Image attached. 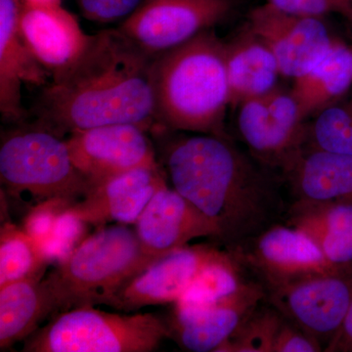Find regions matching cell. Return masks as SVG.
Listing matches in <instances>:
<instances>
[{"label":"cell","instance_id":"6da1fadb","mask_svg":"<svg viewBox=\"0 0 352 352\" xmlns=\"http://www.w3.org/2000/svg\"><path fill=\"white\" fill-rule=\"evenodd\" d=\"M152 64L119 29L97 32L80 59L44 87L36 124L61 138L116 124L154 131Z\"/></svg>","mask_w":352,"mask_h":352},{"label":"cell","instance_id":"7a4b0ae2","mask_svg":"<svg viewBox=\"0 0 352 352\" xmlns=\"http://www.w3.org/2000/svg\"><path fill=\"white\" fill-rule=\"evenodd\" d=\"M162 161L173 188L214 222L219 240L238 243L267 228L277 208L272 185L227 136L166 140Z\"/></svg>","mask_w":352,"mask_h":352},{"label":"cell","instance_id":"3957f363","mask_svg":"<svg viewBox=\"0 0 352 352\" xmlns=\"http://www.w3.org/2000/svg\"><path fill=\"white\" fill-rule=\"evenodd\" d=\"M226 56V43L208 30L153 59L155 129L227 136Z\"/></svg>","mask_w":352,"mask_h":352},{"label":"cell","instance_id":"277c9868","mask_svg":"<svg viewBox=\"0 0 352 352\" xmlns=\"http://www.w3.org/2000/svg\"><path fill=\"white\" fill-rule=\"evenodd\" d=\"M153 259L146 256L135 230L124 224L96 229L44 282L55 314L82 307L106 305L129 280Z\"/></svg>","mask_w":352,"mask_h":352},{"label":"cell","instance_id":"5b68a950","mask_svg":"<svg viewBox=\"0 0 352 352\" xmlns=\"http://www.w3.org/2000/svg\"><path fill=\"white\" fill-rule=\"evenodd\" d=\"M171 338L153 314H124L95 307L58 312L25 340L24 352H151Z\"/></svg>","mask_w":352,"mask_h":352},{"label":"cell","instance_id":"8992f818","mask_svg":"<svg viewBox=\"0 0 352 352\" xmlns=\"http://www.w3.org/2000/svg\"><path fill=\"white\" fill-rule=\"evenodd\" d=\"M0 180L10 195L36 200H82L89 185L78 170L66 139L34 124L2 133Z\"/></svg>","mask_w":352,"mask_h":352},{"label":"cell","instance_id":"52a82bcc","mask_svg":"<svg viewBox=\"0 0 352 352\" xmlns=\"http://www.w3.org/2000/svg\"><path fill=\"white\" fill-rule=\"evenodd\" d=\"M237 4V0H144L118 29L154 59L224 22Z\"/></svg>","mask_w":352,"mask_h":352},{"label":"cell","instance_id":"ba28073f","mask_svg":"<svg viewBox=\"0 0 352 352\" xmlns=\"http://www.w3.org/2000/svg\"><path fill=\"white\" fill-rule=\"evenodd\" d=\"M270 302L294 325L329 344L351 308L352 264L271 288Z\"/></svg>","mask_w":352,"mask_h":352},{"label":"cell","instance_id":"9c48e42d","mask_svg":"<svg viewBox=\"0 0 352 352\" xmlns=\"http://www.w3.org/2000/svg\"><path fill=\"white\" fill-rule=\"evenodd\" d=\"M238 108L241 136L261 163L281 168L307 142V124L291 91L276 87Z\"/></svg>","mask_w":352,"mask_h":352},{"label":"cell","instance_id":"30bf717a","mask_svg":"<svg viewBox=\"0 0 352 352\" xmlns=\"http://www.w3.org/2000/svg\"><path fill=\"white\" fill-rule=\"evenodd\" d=\"M250 30L274 55L280 74L305 75L336 43L323 18L285 12L265 3L248 15Z\"/></svg>","mask_w":352,"mask_h":352},{"label":"cell","instance_id":"8fae6325","mask_svg":"<svg viewBox=\"0 0 352 352\" xmlns=\"http://www.w3.org/2000/svg\"><path fill=\"white\" fill-rule=\"evenodd\" d=\"M148 132L136 124H116L73 131L65 139L74 164L91 185L126 171L157 166Z\"/></svg>","mask_w":352,"mask_h":352},{"label":"cell","instance_id":"7c38bea8","mask_svg":"<svg viewBox=\"0 0 352 352\" xmlns=\"http://www.w3.org/2000/svg\"><path fill=\"white\" fill-rule=\"evenodd\" d=\"M224 254L210 245H185L150 264L124 284L106 305L131 312L175 303L199 273Z\"/></svg>","mask_w":352,"mask_h":352},{"label":"cell","instance_id":"4fadbf2b","mask_svg":"<svg viewBox=\"0 0 352 352\" xmlns=\"http://www.w3.org/2000/svg\"><path fill=\"white\" fill-rule=\"evenodd\" d=\"M134 226L143 252L154 261L197 238L220 237L214 222L168 184L157 190Z\"/></svg>","mask_w":352,"mask_h":352},{"label":"cell","instance_id":"5bb4252c","mask_svg":"<svg viewBox=\"0 0 352 352\" xmlns=\"http://www.w3.org/2000/svg\"><path fill=\"white\" fill-rule=\"evenodd\" d=\"M166 184L160 164L142 166L89 185L82 200L72 208L96 229L108 223L131 226L136 223L157 190Z\"/></svg>","mask_w":352,"mask_h":352},{"label":"cell","instance_id":"9a60e30c","mask_svg":"<svg viewBox=\"0 0 352 352\" xmlns=\"http://www.w3.org/2000/svg\"><path fill=\"white\" fill-rule=\"evenodd\" d=\"M19 28L28 48L51 76L75 64L94 36L83 31L78 19L61 3L23 1Z\"/></svg>","mask_w":352,"mask_h":352},{"label":"cell","instance_id":"2e32d148","mask_svg":"<svg viewBox=\"0 0 352 352\" xmlns=\"http://www.w3.org/2000/svg\"><path fill=\"white\" fill-rule=\"evenodd\" d=\"M263 296L261 285L242 283L231 295L210 307L196 309L175 307L168 323L171 338L186 351H217L254 314Z\"/></svg>","mask_w":352,"mask_h":352},{"label":"cell","instance_id":"e0dca14e","mask_svg":"<svg viewBox=\"0 0 352 352\" xmlns=\"http://www.w3.org/2000/svg\"><path fill=\"white\" fill-rule=\"evenodd\" d=\"M254 239L244 254V261L263 278L270 289L340 268L329 263L314 241L296 227H270Z\"/></svg>","mask_w":352,"mask_h":352},{"label":"cell","instance_id":"ac0fdd59","mask_svg":"<svg viewBox=\"0 0 352 352\" xmlns=\"http://www.w3.org/2000/svg\"><path fill=\"white\" fill-rule=\"evenodd\" d=\"M23 0H0V113L6 122L21 124L27 118L23 85L47 83L50 74L36 61L21 34Z\"/></svg>","mask_w":352,"mask_h":352},{"label":"cell","instance_id":"d6986e66","mask_svg":"<svg viewBox=\"0 0 352 352\" xmlns=\"http://www.w3.org/2000/svg\"><path fill=\"white\" fill-rule=\"evenodd\" d=\"M296 203L352 205V156L303 145L281 168Z\"/></svg>","mask_w":352,"mask_h":352},{"label":"cell","instance_id":"ffe728a7","mask_svg":"<svg viewBox=\"0 0 352 352\" xmlns=\"http://www.w3.org/2000/svg\"><path fill=\"white\" fill-rule=\"evenodd\" d=\"M226 60L230 107L238 108L243 102L276 87L281 75L276 59L250 30L226 43Z\"/></svg>","mask_w":352,"mask_h":352},{"label":"cell","instance_id":"44dd1931","mask_svg":"<svg viewBox=\"0 0 352 352\" xmlns=\"http://www.w3.org/2000/svg\"><path fill=\"white\" fill-rule=\"evenodd\" d=\"M55 314L44 276L27 278L0 287V349H10L41 327Z\"/></svg>","mask_w":352,"mask_h":352},{"label":"cell","instance_id":"7402d4cb","mask_svg":"<svg viewBox=\"0 0 352 352\" xmlns=\"http://www.w3.org/2000/svg\"><path fill=\"white\" fill-rule=\"evenodd\" d=\"M352 85V50L340 41L305 75L295 78L289 91L307 120L339 101Z\"/></svg>","mask_w":352,"mask_h":352},{"label":"cell","instance_id":"603a6c76","mask_svg":"<svg viewBox=\"0 0 352 352\" xmlns=\"http://www.w3.org/2000/svg\"><path fill=\"white\" fill-rule=\"evenodd\" d=\"M291 224L309 236L332 265H351L352 205L296 203Z\"/></svg>","mask_w":352,"mask_h":352},{"label":"cell","instance_id":"cb8c5ba5","mask_svg":"<svg viewBox=\"0 0 352 352\" xmlns=\"http://www.w3.org/2000/svg\"><path fill=\"white\" fill-rule=\"evenodd\" d=\"M50 263L38 243L11 222L0 229V287L27 278L44 276Z\"/></svg>","mask_w":352,"mask_h":352},{"label":"cell","instance_id":"d4e9b609","mask_svg":"<svg viewBox=\"0 0 352 352\" xmlns=\"http://www.w3.org/2000/svg\"><path fill=\"white\" fill-rule=\"evenodd\" d=\"M242 283L235 259L224 254L199 273L175 307L196 309L210 307L231 295Z\"/></svg>","mask_w":352,"mask_h":352},{"label":"cell","instance_id":"484cf974","mask_svg":"<svg viewBox=\"0 0 352 352\" xmlns=\"http://www.w3.org/2000/svg\"><path fill=\"white\" fill-rule=\"evenodd\" d=\"M305 145L352 156V101L333 104L307 124Z\"/></svg>","mask_w":352,"mask_h":352},{"label":"cell","instance_id":"4316f807","mask_svg":"<svg viewBox=\"0 0 352 352\" xmlns=\"http://www.w3.org/2000/svg\"><path fill=\"white\" fill-rule=\"evenodd\" d=\"M283 321L279 312L256 309L217 351L273 352L275 339Z\"/></svg>","mask_w":352,"mask_h":352},{"label":"cell","instance_id":"83f0119b","mask_svg":"<svg viewBox=\"0 0 352 352\" xmlns=\"http://www.w3.org/2000/svg\"><path fill=\"white\" fill-rule=\"evenodd\" d=\"M88 226L72 205L65 208L58 214L50 239L41 247L48 263L58 264L68 258L87 237Z\"/></svg>","mask_w":352,"mask_h":352},{"label":"cell","instance_id":"f1b7e54d","mask_svg":"<svg viewBox=\"0 0 352 352\" xmlns=\"http://www.w3.org/2000/svg\"><path fill=\"white\" fill-rule=\"evenodd\" d=\"M74 203L76 201L62 199H50L39 201L25 215L22 227L38 243L39 247H41L50 239L58 214Z\"/></svg>","mask_w":352,"mask_h":352},{"label":"cell","instance_id":"f546056e","mask_svg":"<svg viewBox=\"0 0 352 352\" xmlns=\"http://www.w3.org/2000/svg\"><path fill=\"white\" fill-rule=\"evenodd\" d=\"M144 0H76L85 19L92 22H124L141 6Z\"/></svg>","mask_w":352,"mask_h":352},{"label":"cell","instance_id":"4dcf8cb0","mask_svg":"<svg viewBox=\"0 0 352 352\" xmlns=\"http://www.w3.org/2000/svg\"><path fill=\"white\" fill-rule=\"evenodd\" d=\"M280 10L296 15L324 18L337 13L352 22V0H266Z\"/></svg>","mask_w":352,"mask_h":352},{"label":"cell","instance_id":"1f68e13d","mask_svg":"<svg viewBox=\"0 0 352 352\" xmlns=\"http://www.w3.org/2000/svg\"><path fill=\"white\" fill-rule=\"evenodd\" d=\"M321 344L298 326L285 320L275 339L273 352H317Z\"/></svg>","mask_w":352,"mask_h":352},{"label":"cell","instance_id":"d6a6232c","mask_svg":"<svg viewBox=\"0 0 352 352\" xmlns=\"http://www.w3.org/2000/svg\"><path fill=\"white\" fill-rule=\"evenodd\" d=\"M327 352L352 351V303L346 320L326 346Z\"/></svg>","mask_w":352,"mask_h":352},{"label":"cell","instance_id":"836d02e7","mask_svg":"<svg viewBox=\"0 0 352 352\" xmlns=\"http://www.w3.org/2000/svg\"><path fill=\"white\" fill-rule=\"evenodd\" d=\"M23 1L32 4L61 3V0H23Z\"/></svg>","mask_w":352,"mask_h":352}]
</instances>
